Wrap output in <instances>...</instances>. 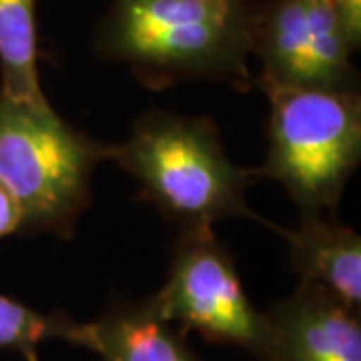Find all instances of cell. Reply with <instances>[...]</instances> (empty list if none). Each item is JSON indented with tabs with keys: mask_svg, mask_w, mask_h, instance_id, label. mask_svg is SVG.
I'll return each mask as SVG.
<instances>
[{
	"mask_svg": "<svg viewBox=\"0 0 361 361\" xmlns=\"http://www.w3.org/2000/svg\"><path fill=\"white\" fill-rule=\"evenodd\" d=\"M255 18L253 0H113L97 49L157 87L213 78L247 89Z\"/></svg>",
	"mask_w": 361,
	"mask_h": 361,
	"instance_id": "1",
	"label": "cell"
},
{
	"mask_svg": "<svg viewBox=\"0 0 361 361\" xmlns=\"http://www.w3.org/2000/svg\"><path fill=\"white\" fill-rule=\"evenodd\" d=\"M111 159L137 179L145 201L180 231L213 229L225 217H253L245 201L257 171L235 165L207 116L153 111L139 116Z\"/></svg>",
	"mask_w": 361,
	"mask_h": 361,
	"instance_id": "2",
	"label": "cell"
},
{
	"mask_svg": "<svg viewBox=\"0 0 361 361\" xmlns=\"http://www.w3.org/2000/svg\"><path fill=\"white\" fill-rule=\"evenodd\" d=\"M111 145L75 129L52 104L0 92V187L20 213V233L71 239L90 203V177Z\"/></svg>",
	"mask_w": 361,
	"mask_h": 361,
	"instance_id": "3",
	"label": "cell"
},
{
	"mask_svg": "<svg viewBox=\"0 0 361 361\" xmlns=\"http://www.w3.org/2000/svg\"><path fill=\"white\" fill-rule=\"evenodd\" d=\"M263 92L267 159L257 175L277 180L301 215H331L361 161L360 94L291 87Z\"/></svg>",
	"mask_w": 361,
	"mask_h": 361,
	"instance_id": "4",
	"label": "cell"
},
{
	"mask_svg": "<svg viewBox=\"0 0 361 361\" xmlns=\"http://www.w3.org/2000/svg\"><path fill=\"white\" fill-rule=\"evenodd\" d=\"M147 301L161 319L183 331L273 361L269 317L249 299L235 259L213 229L180 231L167 281Z\"/></svg>",
	"mask_w": 361,
	"mask_h": 361,
	"instance_id": "5",
	"label": "cell"
},
{
	"mask_svg": "<svg viewBox=\"0 0 361 361\" xmlns=\"http://www.w3.org/2000/svg\"><path fill=\"white\" fill-rule=\"evenodd\" d=\"M349 39L334 0H269L257 6L253 49L261 89L351 90L355 71Z\"/></svg>",
	"mask_w": 361,
	"mask_h": 361,
	"instance_id": "6",
	"label": "cell"
},
{
	"mask_svg": "<svg viewBox=\"0 0 361 361\" xmlns=\"http://www.w3.org/2000/svg\"><path fill=\"white\" fill-rule=\"evenodd\" d=\"M273 361H361L357 311L315 285H299L267 313Z\"/></svg>",
	"mask_w": 361,
	"mask_h": 361,
	"instance_id": "7",
	"label": "cell"
},
{
	"mask_svg": "<svg viewBox=\"0 0 361 361\" xmlns=\"http://www.w3.org/2000/svg\"><path fill=\"white\" fill-rule=\"evenodd\" d=\"M289 247V265L303 285L360 310L361 237L331 215H301L295 229H279Z\"/></svg>",
	"mask_w": 361,
	"mask_h": 361,
	"instance_id": "8",
	"label": "cell"
},
{
	"mask_svg": "<svg viewBox=\"0 0 361 361\" xmlns=\"http://www.w3.org/2000/svg\"><path fill=\"white\" fill-rule=\"evenodd\" d=\"M87 349L103 361H199L149 301L116 303L99 322L89 323Z\"/></svg>",
	"mask_w": 361,
	"mask_h": 361,
	"instance_id": "9",
	"label": "cell"
},
{
	"mask_svg": "<svg viewBox=\"0 0 361 361\" xmlns=\"http://www.w3.org/2000/svg\"><path fill=\"white\" fill-rule=\"evenodd\" d=\"M0 92L47 103L39 77L37 0H0Z\"/></svg>",
	"mask_w": 361,
	"mask_h": 361,
	"instance_id": "10",
	"label": "cell"
},
{
	"mask_svg": "<svg viewBox=\"0 0 361 361\" xmlns=\"http://www.w3.org/2000/svg\"><path fill=\"white\" fill-rule=\"evenodd\" d=\"M49 339H63L87 348L89 323H77L63 313H42L14 297L0 293V351L37 349Z\"/></svg>",
	"mask_w": 361,
	"mask_h": 361,
	"instance_id": "11",
	"label": "cell"
},
{
	"mask_svg": "<svg viewBox=\"0 0 361 361\" xmlns=\"http://www.w3.org/2000/svg\"><path fill=\"white\" fill-rule=\"evenodd\" d=\"M341 20L348 28V35L353 47L360 49L361 42V0H334Z\"/></svg>",
	"mask_w": 361,
	"mask_h": 361,
	"instance_id": "12",
	"label": "cell"
},
{
	"mask_svg": "<svg viewBox=\"0 0 361 361\" xmlns=\"http://www.w3.org/2000/svg\"><path fill=\"white\" fill-rule=\"evenodd\" d=\"M14 233H20V213L11 195L0 187V239Z\"/></svg>",
	"mask_w": 361,
	"mask_h": 361,
	"instance_id": "13",
	"label": "cell"
},
{
	"mask_svg": "<svg viewBox=\"0 0 361 361\" xmlns=\"http://www.w3.org/2000/svg\"><path fill=\"white\" fill-rule=\"evenodd\" d=\"M23 355H25L26 361H39V357H37V349H28Z\"/></svg>",
	"mask_w": 361,
	"mask_h": 361,
	"instance_id": "14",
	"label": "cell"
}]
</instances>
